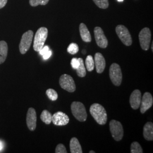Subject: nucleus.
I'll return each mask as SVG.
<instances>
[{"label":"nucleus","instance_id":"1","mask_svg":"<svg viewBox=\"0 0 153 153\" xmlns=\"http://www.w3.org/2000/svg\"><path fill=\"white\" fill-rule=\"evenodd\" d=\"M90 112L94 120L100 125H104L107 121V115L104 107L98 103L92 104L90 108Z\"/></svg>","mask_w":153,"mask_h":153},{"label":"nucleus","instance_id":"2","mask_svg":"<svg viewBox=\"0 0 153 153\" xmlns=\"http://www.w3.org/2000/svg\"><path fill=\"white\" fill-rule=\"evenodd\" d=\"M48 36V29L46 27L39 28L36 31L33 40V49L39 52L44 47V43Z\"/></svg>","mask_w":153,"mask_h":153},{"label":"nucleus","instance_id":"3","mask_svg":"<svg viewBox=\"0 0 153 153\" xmlns=\"http://www.w3.org/2000/svg\"><path fill=\"white\" fill-rule=\"evenodd\" d=\"M72 114L76 120L84 122L87 119V112L85 105L79 102H74L71 104Z\"/></svg>","mask_w":153,"mask_h":153},{"label":"nucleus","instance_id":"4","mask_svg":"<svg viewBox=\"0 0 153 153\" xmlns=\"http://www.w3.org/2000/svg\"><path fill=\"white\" fill-rule=\"evenodd\" d=\"M109 77L113 84L116 86H120L123 79L122 71L120 66L116 63H113L109 68Z\"/></svg>","mask_w":153,"mask_h":153},{"label":"nucleus","instance_id":"5","mask_svg":"<svg viewBox=\"0 0 153 153\" xmlns=\"http://www.w3.org/2000/svg\"><path fill=\"white\" fill-rule=\"evenodd\" d=\"M109 129L112 136L116 141H119L124 136V130L122 124L118 121L112 120L109 122Z\"/></svg>","mask_w":153,"mask_h":153},{"label":"nucleus","instance_id":"6","mask_svg":"<svg viewBox=\"0 0 153 153\" xmlns=\"http://www.w3.org/2000/svg\"><path fill=\"white\" fill-rule=\"evenodd\" d=\"M33 33L31 30H28L22 35L19 48L21 53L25 54L30 49L33 42Z\"/></svg>","mask_w":153,"mask_h":153},{"label":"nucleus","instance_id":"7","mask_svg":"<svg viewBox=\"0 0 153 153\" xmlns=\"http://www.w3.org/2000/svg\"><path fill=\"white\" fill-rule=\"evenodd\" d=\"M116 32L122 43L126 46L132 44V39L128 28L123 25H118L116 27Z\"/></svg>","mask_w":153,"mask_h":153},{"label":"nucleus","instance_id":"8","mask_svg":"<svg viewBox=\"0 0 153 153\" xmlns=\"http://www.w3.org/2000/svg\"><path fill=\"white\" fill-rule=\"evenodd\" d=\"M59 83L61 88L66 91L73 93L76 91V87L73 78L71 76L64 74L60 78Z\"/></svg>","mask_w":153,"mask_h":153},{"label":"nucleus","instance_id":"9","mask_svg":"<svg viewBox=\"0 0 153 153\" xmlns=\"http://www.w3.org/2000/svg\"><path fill=\"white\" fill-rule=\"evenodd\" d=\"M152 34L150 29L143 28L139 33V40L141 47L144 51H148L150 48Z\"/></svg>","mask_w":153,"mask_h":153},{"label":"nucleus","instance_id":"10","mask_svg":"<svg viewBox=\"0 0 153 153\" xmlns=\"http://www.w3.org/2000/svg\"><path fill=\"white\" fill-rule=\"evenodd\" d=\"M94 36L97 45L102 48H105L108 46V40L104 35L103 30L99 27L94 28Z\"/></svg>","mask_w":153,"mask_h":153},{"label":"nucleus","instance_id":"11","mask_svg":"<svg viewBox=\"0 0 153 153\" xmlns=\"http://www.w3.org/2000/svg\"><path fill=\"white\" fill-rule=\"evenodd\" d=\"M52 121L56 126H66L69 122V118L65 113L59 111L52 115Z\"/></svg>","mask_w":153,"mask_h":153},{"label":"nucleus","instance_id":"12","mask_svg":"<svg viewBox=\"0 0 153 153\" xmlns=\"http://www.w3.org/2000/svg\"><path fill=\"white\" fill-rule=\"evenodd\" d=\"M37 116L35 109L33 108H30L28 110L26 117L27 126L29 130L33 131L36 128Z\"/></svg>","mask_w":153,"mask_h":153},{"label":"nucleus","instance_id":"13","mask_svg":"<svg viewBox=\"0 0 153 153\" xmlns=\"http://www.w3.org/2000/svg\"><path fill=\"white\" fill-rule=\"evenodd\" d=\"M153 104V98L150 93H145L141 98L140 104V112L141 114H144L147 110L150 108Z\"/></svg>","mask_w":153,"mask_h":153},{"label":"nucleus","instance_id":"14","mask_svg":"<svg viewBox=\"0 0 153 153\" xmlns=\"http://www.w3.org/2000/svg\"><path fill=\"white\" fill-rule=\"evenodd\" d=\"M141 98V93L139 90H135L132 92L129 99V102L133 109H137L140 107Z\"/></svg>","mask_w":153,"mask_h":153},{"label":"nucleus","instance_id":"15","mask_svg":"<svg viewBox=\"0 0 153 153\" xmlns=\"http://www.w3.org/2000/svg\"><path fill=\"white\" fill-rule=\"evenodd\" d=\"M94 62L97 72L99 74L103 73L105 67V60L103 56L99 52L95 53Z\"/></svg>","mask_w":153,"mask_h":153},{"label":"nucleus","instance_id":"16","mask_svg":"<svg viewBox=\"0 0 153 153\" xmlns=\"http://www.w3.org/2000/svg\"><path fill=\"white\" fill-rule=\"evenodd\" d=\"M143 134L145 139L147 141L153 140V124L152 122H148L143 126Z\"/></svg>","mask_w":153,"mask_h":153},{"label":"nucleus","instance_id":"17","mask_svg":"<svg viewBox=\"0 0 153 153\" xmlns=\"http://www.w3.org/2000/svg\"><path fill=\"white\" fill-rule=\"evenodd\" d=\"M79 33L83 41L85 42H90L91 41V34L87 26L83 23L79 25Z\"/></svg>","mask_w":153,"mask_h":153},{"label":"nucleus","instance_id":"18","mask_svg":"<svg viewBox=\"0 0 153 153\" xmlns=\"http://www.w3.org/2000/svg\"><path fill=\"white\" fill-rule=\"evenodd\" d=\"M8 53V46L5 41H0V64L4 63Z\"/></svg>","mask_w":153,"mask_h":153},{"label":"nucleus","instance_id":"19","mask_svg":"<svg viewBox=\"0 0 153 153\" xmlns=\"http://www.w3.org/2000/svg\"><path fill=\"white\" fill-rule=\"evenodd\" d=\"M70 149L71 153H82V149L79 141L76 137H73L70 142Z\"/></svg>","mask_w":153,"mask_h":153},{"label":"nucleus","instance_id":"20","mask_svg":"<svg viewBox=\"0 0 153 153\" xmlns=\"http://www.w3.org/2000/svg\"><path fill=\"white\" fill-rule=\"evenodd\" d=\"M79 61V65L76 69V74L79 77H85L86 75V71L84 62L81 58H78Z\"/></svg>","mask_w":153,"mask_h":153},{"label":"nucleus","instance_id":"21","mask_svg":"<svg viewBox=\"0 0 153 153\" xmlns=\"http://www.w3.org/2000/svg\"><path fill=\"white\" fill-rule=\"evenodd\" d=\"M52 115L47 110H44L42 112L41 115H40V119L43 122H44L45 124L48 125L50 124L52 122Z\"/></svg>","mask_w":153,"mask_h":153},{"label":"nucleus","instance_id":"22","mask_svg":"<svg viewBox=\"0 0 153 153\" xmlns=\"http://www.w3.org/2000/svg\"><path fill=\"white\" fill-rule=\"evenodd\" d=\"M85 66L88 71H92L95 67L94 60L93 59V56L91 55H88L85 61Z\"/></svg>","mask_w":153,"mask_h":153},{"label":"nucleus","instance_id":"23","mask_svg":"<svg viewBox=\"0 0 153 153\" xmlns=\"http://www.w3.org/2000/svg\"><path fill=\"white\" fill-rule=\"evenodd\" d=\"M131 153H143V150L138 142H133L131 143Z\"/></svg>","mask_w":153,"mask_h":153},{"label":"nucleus","instance_id":"24","mask_svg":"<svg viewBox=\"0 0 153 153\" xmlns=\"http://www.w3.org/2000/svg\"><path fill=\"white\" fill-rule=\"evenodd\" d=\"M46 94L48 98L52 101H55L58 98V94L55 90L49 88L46 91Z\"/></svg>","mask_w":153,"mask_h":153},{"label":"nucleus","instance_id":"25","mask_svg":"<svg viewBox=\"0 0 153 153\" xmlns=\"http://www.w3.org/2000/svg\"><path fill=\"white\" fill-rule=\"evenodd\" d=\"M95 4L101 9H107L108 5V0H93Z\"/></svg>","mask_w":153,"mask_h":153},{"label":"nucleus","instance_id":"26","mask_svg":"<svg viewBox=\"0 0 153 153\" xmlns=\"http://www.w3.org/2000/svg\"><path fill=\"white\" fill-rule=\"evenodd\" d=\"M67 51L71 55L76 54V53L79 51V47L78 45L76 43H71L70 44L67 49Z\"/></svg>","mask_w":153,"mask_h":153},{"label":"nucleus","instance_id":"27","mask_svg":"<svg viewBox=\"0 0 153 153\" xmlns=\"http://www.w3.org/2000/svg\"><path fill=\"white\" fill-rule=\"evenodd\" d=\"M49 0H30L29 2L31 6H37L39 5H45L48 4Z\"/></svg>","mask_w":153,"mask_h":153},{"label":"nucleus","instance_id":"28","mask_svg":"<svg viewBox=\"0 0 153 153\" xmlns=\"http://www.w3.org/2000/svg\"><path fill=\"white\" fill-rule=\"evenodd\" d=\"M55 153H67V151H66L65 146L62 143H60V144L57 145V146H56V150H55Z\"/></svg>","mask_w":153,"mask_h":153},{"label":"nucleus","instance_id":"29","mask_svg":"<svg viewBox=\"0 0 153 153\" xmlns=\"http://www.w3.org/2000/svg\"><path fill=\"white\" fill-rule=\"evenodd\" d=\"M71 67L76 70V69L78 68V66L79 65V59L77 58H73L71 60Z\"/></svg>","mask_w":153,"mask_h":153},{"label":"nucleus","instance_id":"30","mask_svg":"<svg viewBox=\"0 0 153 153\" xmlns=\"http://www.w3.org/2000/svg\"><path fill=\"white\" fill-rule=\"evenodd\" d=\"M49 50H50V49H49L48 46H47V45L44 46V47L39 51V52H40V55L43 56V55H45V53H47L49 51Z\"/></svg>","mask_w":153,"mask_h":153},{"label":"nucleus","instance_id":"31","mask_svg":"<svg viewBox=\"0 0 153 153\" xmlns=\"http://www.w3.org/2000/svg\"><path fill=\"white\" fill-rule=\"evenodd\" d=\"M51 55H52V52H51V50H49V51L47 53H45V55L43 56V57L44 60H47L51 57Z\"/></svg>","mask_w":153,"mask_h":153},{"label":"nucleus","instance_id":"32","mask_svg":"<svg viewBox=\"0 0 153 153\" xmlns=\"http://www.w3.org/2000/svg\"><path fill=\"white\" fill-rule=\"evenodd\" d=\"M7 0H0V9L3 8L7 4Z\"/></svg>","mask_w":153,"mask_h":153},{"label":"nucleus","instance_id":"33","mask_svg":"<svg viewBox=\"0 0 153 153\" xmlns=\"http://www.w3.org/2000/svg\"><path fill=\"white\" fill-rule=\"evenodd\" d=\"M3 148V143L1 141H0V151Z\"/></svg>","mask_w":153,"mask_h":153},{"label":"nucleus","instance_id":"34","mask_svg":"<svg viewBox=\"0 0 153 153\" xmlns=\"http://www.w3.org/2000/svg\"><path fill=\"white\" fill-rule=\"evenodd\" d=\"M95 152H94L93 150H91V151H90L89 152V153H95Z\"/></svg>","mask_w":153,"mask_h":153},{"label":"nucleus","instance_id":"35","mask_svg":"<svg viewBox=\"0 0 153 153\" xmlns=\"http://www.w3.org/2000/svg\"><path fill=\"white\" fill-rule=\"evenodd\" d=\"M124 0H117V1H119V2H123Z\"/></svg>","mask_w":153,"mask_h":153},{"label":"nucleus","instance_id":"36","mask_svg":"<svg viewBox=\"0 0 153 153\" xmlns=\"http://www.w3.org/2000/svg\"><path fill=\"white\" fill-rule=\"evenodd\" d=\"M153 43H152V51H153Z\"/></svg>","mask_w":153,"mask_h":153}]
</instances>
